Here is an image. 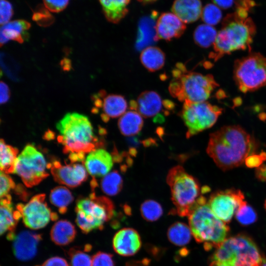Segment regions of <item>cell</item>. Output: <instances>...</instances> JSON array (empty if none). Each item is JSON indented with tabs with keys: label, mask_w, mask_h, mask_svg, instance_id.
I'll use <instances>...</instances> for the list:
<instances>
[{
	"label": "cell",
	"mask_w": 266,
	"mask_h": 266,
	"mask_svg": "<svg viewBox=\"0 0 266 266\" xmlns=\"http://www.w3.org/2000/svg\"><path fill=\"white\" fill-rule=\"evenodd\" d=\"M141 237L138 232L133 228H126L117 232L113 239L114 251L123 256L135 254L141 247Z\"/></svg>",
	"instance_id": "obj_16"
},
{
	"label": "cell",
	"mask_w": 266,
	"mask_h": 266,
	"mask_svg": "<svg viewBox=\"0 0 266 266\" xmlns=\"http://www.w3.org/2000/svg\"><path fill=\"white\" fill-rule=\"evenodd\" d=\"M158 13L153 11L150 16L141 19L139 22L136 48L139 50L155 41V19Z\"/></svg>",
	"instance_id": "obj_24"
},
{
	"label": "cell",
	"mask_w": 266,
	"mask_h": 266,
	"mask_svg": "<svg viewBox=\"0 0 266 266\" xmlns=\"http://www.w3.org/2000/svg\"><path fill=\"white\" fill-rule=\"evenodd\" d=\"M49 199L51 203L58 208L59 212L64 214L67 206L73 200V197L66 187L61 186L51 191Z\"/></svg>",
	"instance_id": "obj_31"
},
{
	"label": "cell",
	"mask_w": 266,
	"mask_h": 266,
	"mask_svg": "<svg viewBox=\"0 0 266 266\" xmlns=\"http://www.w3.org/2000/svg\"><path fill=\"white\" fill-rule=\"evenodd\" d=\"M166 181L170 187L171 200L177 214L188 216L201 196V191L197 180L182 166H177L169 170Z\"/></svg>",
	"instance_id": "obj_6"
},
{
	"label": "cell",
	"mask_w": 266,
	"mask_h": 266,
	"mask_svg": "<svg viewBox=\"0 0 266 266\" xmlns=\"http://www.w3.org/2000/svg\"><path fill=\"white\" fill-rule=\"evenodd\" d=\"M106 19L116 24L124 18L128 12V5L130 0H99Z\"/></svg>",
	"instance_id": "obj_25"
},
{
	"label": "cell",
	"mask_w": 266,
	"mask_h": 266,
	"mask_svg": "<svg viewBox=\"0 0 266 266\" xmlns=\"http://www.w3.org/2000/svg\"><path fill=\"white\" fill-rule=\"evenodd\" d=\"M0 104L7 102L10 96V92L8 85L4 82L1 81L0 83Z\"/></svg>",
	"instance_id": "obj_44"
},
{
	"label": "cell",
	"mask_w": 266,
	"mask_h": 266,
	"mask_svg": "<svg viewBox=\"0 0 266 266\" xmlns=\"http://www.w3.org/2000/svg\"><path fill=\"white\" fill-rule=\"evenodd\" d=\"M112 255L98 252L92 258V266H114Z\"/></svg>",
	"instance_id": "obj_39"
},
{
	"label": "cell",
	"mask_w": 266,
	"mask_h": 266,
	"mask_svg": "<svg viewBox=\"0 0 266 266\" xmlns=\"http://www.w3.org/2000/svg\"><path fill=\"white\" fill-rule=\"evenodd\" d=\"M137 0L142 3H147L154 2L157 0Z\"/></svg>",
	"instance_id": "obj_50"
},
{
	"label": "cell",
	"mask_w": 266,
	"mask_h": 266,
	"mask_svg": "<svg viewBox=\"0 0 266 266\" xmlns=\"http://www.w3.org/2000/svg\"><path fill=\"white\" fill-rule=\"evenodd\" d=\"M223 109L207 101H185L180 116L187 128L189 138L212 127L222 114Z\"/></svg>",
	"instance_id": "obj_10"
},
{
	"label": "cell",
	"mask_w": 266,
	"mask_h": 266,
	"mask_svg": "<svg viewBox=\"0 0 266 266\" xmlns=\"http://www.w3.org/2000/svg\"><path fill=\"white\" fill-rule=\"evenodd\" d=\"M168 90L180 101H205L219 85L211 74L188 71L184 64L177 63L172 70Z\"/></svg>",
	"instance_id": "obj_4"
},
{
	"label": "cell",
	"mask_w": 266,
	"mask_h": 266,
	"mask_svg": "<svg viewBox=\"0 0 266 266\" xmlns=\"http://www.w3.org/2000/svg\"><path fill=\"white\" fill-rule=\"evenodd\" d=\"M165 59L164 52L156 46L147 47L143 49L140 55L141 64L151 72L161 69L164 66Z\"/></svg>",
	"instance_id": "obj_28"
},
{
	"label": "cell",
	"mask_w": 266,
	"mask_h": 266,
	"mask_svg": "<svg viewBox=\"0 0 266 266\" xmlns=\"http://www.w3.org/2000/svg\"><path fill=\"white\" fill-rule=\"evenodd\" d=\"M188 217L189 227L197 242L205 249L218 247L227 238L229 228L212 212L205 197L201 196Z\"/></svg>",
	"instance_id": "obj_5"
},
{
	"label": "cell",
	"mask_w": 266,
	"mask_h": 266,
	"mask_svg": "<svg viewBox=\"0 0 266 266\" xmlns=\"http://www.w3.org/2000/svg\"><path fill=\"white\" fill-rule=\"evenodd\" d=\"M163 103L157 93L153 91H145L139 95L136 100L130 101V108L137 111L144 118H152L160 113Z\"/></svg>",
	"instance_id": "obj_19"
},
{
	"label": "cell",
	"mask_w": 266,
	"mask_h": 266,
	"mask_svg": "<svg viewBox=\"0 0 266 266\" xmlns=\"http://www.w3.org/2000/svg\"><path fill=\"white\" fill-rule=\"evenodd\" d=\"M260 253L252 240L244 235L227 238L214 252L211 262L233 266H260Z\"/></svg>",
	"instance_id": "obj_7"
},
{
	"label": "cell",
	"mask_w": 266,
	"mask_h": 266,
	"mask_svg": "<svg viewBox=\"0 0 266 266\" xmlns=\"http://www.w3.org/2000/svg\"><path fill=\"white\" fill-rule=\"evenodd\" d=\"M31 27V24L24 20H16L3 25L0 28V46L10 40L20 43L24 42L28 37L26 31Z\"/></svg>",
	"instance_id": "obj_22"
},
{
	"label": "cell",
	"mask_w": 266,
	"mask_h": 266,
	"mask_svg": "<svg viewBox=\"0 0 266 266\" xmlns=\"http://www.w3.org/2000/svg\"><path fill=\"white\" fill-rule=\"evenodd\" d=\"M128 107L125 98L120 95L109 94L103 98L102 110L100 117L103 121L107 122L110 118H115L123 115Z\"/></svg>",
	"instance_id": "obj_23"
},
{
	"label": "cell",
	"mask_w": 266,
	"mask_h": 266,
	"mask_svg": "<svg viewBox=\"0 0 266 266\" xmlns=\"http://www.w3.org/2000/svg\"><path fill=\"white\" fill-rule=\"evenodd\" d=\"M76 234L73 225L66 220H61L53 226L50 236L52 240L59 245H66L72 242Z\"/></svg>",
	"instance_id": "obj_26"
},
{
	"label": "cell",
	"mask_w": 266,
	"mask_h": 266,
	"mask_svg": "<svg viewBox=\"0 0 266 266\" xmlns=\"http://www.w3.org/2000/svg\"><path fill=\"white\" fill-rule=\"evenodd\" d=\"M113 160L107 151L98 148L88 153L84 165L88 173L95 178L104 176L109 173L113 166Z\"/></svg>",
	"instance_id": "obj_18"
},
{
	"label": "cell",
	"mask_w": 266,
	"mask_h": 266,
	"mask_svg": "<svg viewBox=\"0 0 266 266\" xmlns=\"http://www.w3.org/2000/svg\"><path fill=\"white\" fill-rule=\"evenodd\" d=\"M235 215L238 222L243 225L252 224L257 219L256 212L245 200L239 206Z\"/></svg>",
	"instance_id": "obj_36"
},
{
	"label": "cell",
	"mask_w": 266,
	"mask_h": 266,
	"mask_svg": "<svg viewBox=\"0 0 266 266\" xmlns=\"http://www.w3.org/2000/svg\"><path fill=\"white\" fill-rule=\"evenodd\" d=\"M256 33V27L250 17L241 16L235 12L227 15L222 22L209 55L214 61L236 50L248 49Z\"/></svg>",
	"instance_id": "obj_3"
},
{
	"label": "cell",
	"mask_w": 266,
	"mask_h": 266,
	"mask_svg": "<svg viewBox=\"0 0 266 266\" xmlns=\"http://www.w3.org/2000/svg\"><path fill=\"white\" fill-rule=\"evenodd\" d=\"M265 209L266 210V200L265 203Z\"/></svg>",
	"instance_id": "obj_52"
},
{
	"label": "cell",
	"mask_w": 266,
	"mask_h": 266,
	"mask_svg": "<svg viewBox=\"0 0 266 266\" xmlns=\"http://www.w3.org/2000/svg\"><path fill=\"white\" fill-rule=\"evenodd\" d=\"M201 18L205 24L213 26L221 21L222 12L215 4L208 3L202 8Z\"/></svg>",
	"instance_id": "obj_35"
},
{
	"label": "cell",
	"mask_w": 266,
	"mask_h": 266,
	"mask_svg": "<svg viewBox=\"0 0 266 266\" xmlns=\"http://www.w3.org/2000/svg\"><path fill=\"white\" fill-rule=\"evenodd\" d=\"M13 239L14 255L18 260L26 261L35 256L41 236L40 234L25 231L16 235Z\"/></svg>",
	"instance_id": "obj_17"
},
{
	"label": "cell",
	"mask_w": 266,
	"mask_h": 266,
	"mask_svg": "<svg viewBox=\"0 0 266 266\" xmlns=\"http://www.w3.org/2000/svg\"><path fill=\"white\" fill-rule=\"evenodd\" d=\"M43 154L31 144H27L18 155L15 173L27 187L38 184L49 175Z\"/></svg>",
	"instance_id": "obj_11"
},
{
	"label": "cell",
	"mask_w": 266,
	"mask_h": 266,
	"mask_svg": "<svg viewBox=\"0 0 266 266\" xmlns=\"http://www.w3.org/2000/svg\"><path fill=\"white\" fill-rule=\"evenodd\" d=\"M260 266H266V260L263 259L262 264Z\"/></svg>",
	"instance_id": "obj_51"
},
{
	"label": "cell",
	"mask_w": 266,
	"mask_h": 266,
	"mask_svg": "<svg viewBox=\"0 0 266 266\" xmlns=\"http://www.w3.org/2000/svg\"><path fill=\"white\" fill-rule=\"evenodd\" d=\"M140 210L143 218L148 222L157 221L163 213L161 204L152 200H145L141 204Z\"/></svg>",
	"instance_id": "obj_34"
},
{
	"label": "cell",
	"mask_w": 266,
	"mask_h": 266,
	"mask_svg": "<svg viewBox=\"0 0 266 266\" xmlns=\"http://www.w3.org/2000/svg\"><path fill=\"white\" fill-rule=\"evenodd\" d=\"M0 234L9 232L7 239H13L15 236L14 232L21 215L18 210H13L11 197L9 194L0 198Z\"/></svg>",
	"instance_id": "obj_20"
},
{
	"label": "cell",
	"mask_w": 266,
	"mask_h": 266,
	"mask_svg": "<svg viewBox=\"0 0 266 266\" xmlns=\"http://www.w3.org/2000/svg\"><path fill=\"white\" fill-rule=\"evenodd\" d=\"M102 192L108 196H115L122 190L123 179L117 170L109 172L103 176L100 182Z\"/></svg>",
	"instance_id": "obj_33"
},
{
	"label": "cell",
	"mask_w": 266,
	"mask_h": 266,
	"mask_svg": "<svg viewBox=\"0 0 266 266\" xmlns=\"http://www.w3.org/2000/svg\"><path fill=\"white\" fill-rule=\"evenodd\" d=\"M76 223L85 233L93 230H101L114 212V206L108 198L97 197L92 193L89 197L77 200L75 207Z\"/></svg>",
	"instance_id": "obj_8"
},
{
	"label": "cell",
	"mask_w": 266,
	"mask_h": 266,
	"mask_svg": "<svg viewBox=\"0 0 266 266\" xmlns=\"http://www.w3.org/2000/svg\"><path fill=\"white\" fill-rule=\"evenodd\" d=\"M45 7L52 12H59L66 8L69 0H43Z\"/></svg>",
	"instance_id": "obj_42"
},
{
	"label": "cell",
	"mask_w": 266,
	"mask_h": 266,
	"mask_svg": "<svg viewBox=\"0 0 266 266\" xmlns=\"http://www.w3.org/2000/svg\"><path fill=\"white\" fill-rule=\"evenodd\" d=\"M244 200V196L240 191L227 190L213 194L207 202L214 214L227 223Z\"/></svg>",
	"instance_id": "obj_13"
},
{
	"label": "cell",
	"mask_w": 266,
	"mask_h": 266,
	"mask_svg": "<svg viewBox=\"0 0 266 266\" xmlns=\"http://www.w3.org/2000/svg\"><path fill=\"white\" fill-rule=\"evenodd\" d=\"M61 66L64 71H69L71 68V61L66 58H64L60 63Z\"/></svg>",
	"instance_id": "obj_47"
},
{
	"label": "cell",
	"mask_w": 266,
	"mask_h": 266,
	"mask_svg": "<svg viewBox=\"0 0 266 266\" xmlns=\"http://www.w3.org/2000/svg\"><path fill=\"white\" fill-rule=\"evenodd\" d=\"M45 200V194H40L33 197L26 204L17 205L26 227L37 230L44 227L50 220L57 219V214L51 211Z\"/></svg>",
	"instance_id": "obj_12"
},
{
	"label": "cell",
	"mask_w": 266,
	"mask_h": 266,
	"mask_svg": "<svg viewBox=\"0 0 266 266\" xmlns=\"http://www.w3.org/2000/svg\"><path fill=\"white\" fill-rule=\"evenodd\" d=\"M213 3L220 8L227 9L231 7L234 3V0H212Z\"/></svg>",
	"instance_id": "obj_45"
},
{
	"label": "cell",
	"mask_w": 266,
	"mask_h": 266,
	"mask_svg": "<svg viewBox=\"0 0 266 266\" xmlns=\"http://www.w3.org/2000/svg\"><path fill=\"white\" fill-rule=\"evenodd\" d=\"M55 181L69 188H75L88 177L85 166L79 163L62 165L58 160H52L47 165Z\"/></svg>",
	"instance_id": "obj_14"
},
{
	"label": "cell",
	"mask_w": 266,
	"mask_h": 266,
	"mask_svg": "<svg viewBox=\"0 0 266 266\" xmlns=\"http://www.w3.org/2000/svg\"><path fill=\"white\" fill-rule=\"evenodd\" d=\"M68 254L71 266H92V258L83 251L71 248Z\"/></svg>",
	"instance_id": "obj_37"
},
{
	"label": "cell",
	"mask_w": 266,
	"mask_h": 266,
	"mask_svg": "<svg viewBox=\"0 0 266 266\" xmlns=\"http://www.w3.org/2000/svg\"><path fill=\"white\" fill-rule=\"evenodd\" d=\"M186 29L184 23L174 13H163L158 17L155 24V41L160 39L170 41L179 38Z\"/></svg>",
	"instance_id": "obj_15"
},
{
	"label": "cell",
	"mask_w": 266,
	"mask_h": 266,
	"mask_svg": "<svg viewBox=\"0 0 266 266\" xmlns=\"http://www.w3.org/2000/svg\"><path fill=\"white\" fill-rule=\"evenodd\" d=\"M142 116L137 111L131 110L125 112L118 120V128L125 136H133L142 129L143 120Z\"/></svg>",
	"instance_id": "obj_27"
},
{
	"label": "cell",
	"mask_w": 266,
	"mask_h": 266,
	"mask_svg": "<svg viewBox=\"0 0 266 266\" xmlns=\"http://www.w3.org/2000/svg\"><path fill=\"white\" fill-rule=\"evenodd\" d=\"M192 232L190 227L182 222H176L172 224L167 232L169 241L178 246L187 244L191 240Z\"/></svg>",
	"instance_id": "obj_30"
},
{
	"label": "cell",
	"mask_w": 266,
	"mask_h": 266,
	"mask_svg": "<svg viewBox=\"0 0 266 266\" xmlns=\"http://www.w3.org/2000/svg\"><path fill=\"white\" fill-rule=\"evenodd\" d=\"M0 196L2 198L8 194L9 192L16 187V184L10 176L0 171Z\"/></svg>",
	"instance_id": "obj_40"
},
{
	"label": "cell",
	"mask_w": 266,
	"mask_h": 266,
	"mask_svg": "<svg viewBox=\"0 0 266 266\" xmlns=\"http://www.w3.org/2000/svg\"><path fill=\"white\" fill-rule=\"evenodd\" d=\"M18 150L6 144L3 139L0 140V171L8 174L15 173Z\"/></svg>",
	"instance_id": "obj_29"
},
{
	"label": "cell",
	"mask_w": 266,
	"mask_h": 266,
	"mask_svg": "<svg viewBox=\"0 0 266 266\" xmlns=\"http://www.w3.org/2000/svg\"><path fill=\"white\" fill-rule=\"evenodd\" d=\"M218 33L212 26L206 24L199 25L193 34L195 43L202 47L208 48L213 45Z\"/></svg>",
	"instance_id": "obj_32"
},
{
	"label": "cell",
	"mask_w": 266,
	"mask_h": 266,
	"mask_svg": "<svg viewBox=\"0 0 266 266\" xmlns=\"http://www.w3.org/2000/svg\"><path fill=\"white\" fill-rule=\"evenodd\" d=\"M55 133L53 132L48 130L44 135V138L47 140L52 139L54 138Z\"/></svg>",
	"instance_id": "obj_48"
},
{
	"label": "cell",
	"mask_w": 266,
	"mask_h": 266,
	"mask_svg": "<svg viewBox=\"0 0 266 266\" xmlns=\"http://www.w3.org/2000/svg\"><path fill=\"white\" fill-rule=\"evenodd\" d=\"M41 266H69L63 258L54 257L47 260Z\"/></svg>",
	"instance_id": "obj_43"
},
{
	"label": "cell",
	"mask_w": 266,
	"mask_h": 266,
	"mask_svg": "<svg viewBox=\"0 0 266 266\" xmlns=\"http://www.w3.org/2000/svg\"><path fill=\"white\" fill-rule=\"evenodd\" d=\"M255 148L254 140L247 132L238 125H230L210 134L206 152L226 171L242 165Z\"/></svg>",
	"instance_id": "obj_1"
},
{
	"label": "cell",
	"mask_w": 266,
	"mask_h": 266,
	"mask_svg": "<svg viewBox=\"0 0 266 266\" xmlns=\"http://www.w3.org/2000/svg\"><path fill=\"white\" fill-rule=\"evenodd\" d=\"M171 10L184 23H191L201 16L202 4L200 0H175Z\"/></svg>",
	"instance_id": "obj_21"
},
{
	"label": "cell",
	"mask_w": 266,
	"mask_h": 266,
	"mask_svg": "<svg viewBox=\"0 0 266 266\" xmlns=\"http://www.w3.org/2000/svg\"><path fill=\"white\" fill-rule=\"evenodd\" d=\"M45 7L39 6L33 15V20L42 27L51 25L54 21V18Z\"/></svg>",
	"instance_id": "obj_38"
},
{
	"label": "cell",
	"mask_w": 266,
	"mask_h": 266,
	"mask_svg": "<svg viewBox=\"0 0 266 266\" xmlns=\"http://www.w3.org/2000/svg\"><path fill=\"white\" fill-rule=\"evenodd\" d=\"M257 177L260 180L266 182V165H263L256 169Z\"/></svg>",
	"instance_id": "obj_46"
},
{
	"label": "cell",
	"mask_w": 266,
	"mask_h": 266,
	"mask_svg": "<svg viewBox=\"0 0 266 266\" xmlns=\"http://www.w3.org/2000/svg\"><path fill=\"white\" fill-rule=\"evenodd\" d=\"M210 266H233L230 264L222 263L211 262Z\"/></svg>",
	"instance_id": "obj_49"
},
{
	"label": "cell",
	"mask_w": 266,
	"mask_h": 266,
	"mask_svg": "<svg viewBox=\"0 0 266 266\" xmlns=\"http://www.w3.org/2000/svg\"><path fill=\"white\" fill-rule=\"evenodd\" d=\"M58 141L70 163H84L87 153L102 146L95 135L87 116L76 112L66 113L56 124Z\"/></svg>",
	"instance_id": "obj_2"
},
{
	"label": "cell",
	"mask_w": 266,
	"mask_h": 266,
	"mask_svg": "<svg viewBox=\"0 0 266 266\" xmlns=\"http://www.w3.org/2000/svg\"><path fill=\"white\" fill-rule=\"evenodd\" d=\"M0 20L1 26L9 22L13 15L12 6L7 0H0Z\"/></svg>",
	"instance_id": "obj_41"
},
{
	"label": "cell",
	"mask_w": 266,
	"mask_h": 266,
	"mask_svg": "<svg viewBox=\"0 0 266 266\" xmlns=\"http://www.w3.org/2000/svg\"><path fill=\"white\" fill-rule=\"evenodd\" d=\"M233 79L242 93L253 92L266 85V57L260 53H250L236 60L233 69Z\"/></svg>",
	"instance_id": "obj_9"
}]
</instances>
